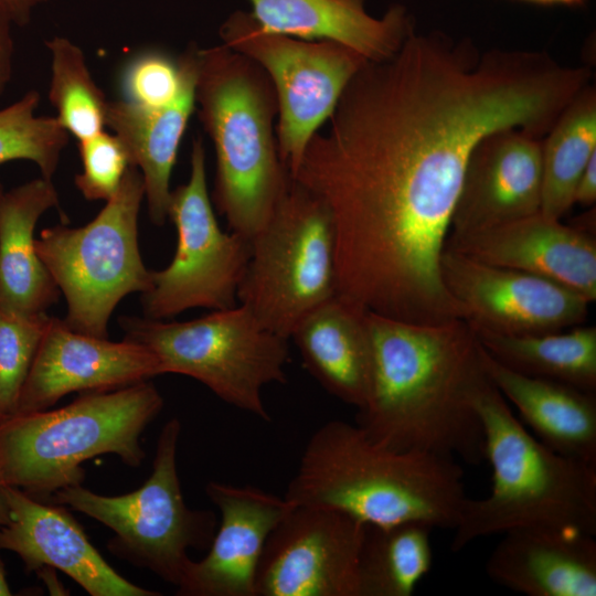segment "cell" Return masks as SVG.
I'll return each instance as SVG.
<instances>
[{"mask_svg":"<svg viewBox=\"0 0 596 596\" xmlns=\"http://www.w3.org/2000/svg\"><path fill=\"white\" fill-rule=\"evenodd\" d=\"M373 371L355 424L380 446L481 464L485 437L473 398L488 375L465 319L413 323L368 311Z\"/></svg>","mask_w":596,"mask_h":596,"instance_id":"cell-1","label":"cell"},{"mask_svg":"<svg viewBox=\"0 0 596 596\" xmlns=\"http://www.w3.org/2000/svg\"><path fill=\"white\" fill-rule=\"evenodd\" d=\"M462 477L454 458L393 450L356 424L334 419L309 438L284 497L294 505L343 511L366 525L419 522L454 530L468 498Z\"/></svg>","mask_w":596,"mask_h":596,"instance_id":"cell-2","label":"cell"},{"mask_svg":"<svg viewBox=\"0 0 596 596\" xmlns=\"http://www.w3.org/2000/svg\"><path fill=\"white\" fill-rule=\"evenodd\" d=\"M492 470L485 498H467L450 547L521 528L596 534V466L541 443L517 417L489 377L473 398Z\"/></svg>","mask_w":596,"mask_h":596,"instance_id":"cell-3","label":"cell"},{"mask_svg":"<svg viewBox=\"0 0 596 596\" xmlns=\"http://www.w3.org/2000/svg\"><path fill=\"white\" fill-rule=\"evenodd\" d=\"M195 103L215 151L214 204L231 232L251 241L291 182L277 148L274 86L256 62L226 45L199 49Z\"/></svg>","mask_w":596,"mask_h":596,"instance_id":"cell-4","label":"cell"},{"mask_svg":"<svg viewBox=\"0 0 596 596\" xmlns=\"http://www.w3.org/2000/svg\"><path fill=\"white\" fill-rule=\"evenodd\" d=\"M162 407L157 387L142 381L85 392L56 409L18 413L0 422V487L47 502L82 485V464L98 455L114 454L137 468L145 458L140 436Z\"/></svg>","mask_w":596,"mask_h":596,"instance_id":"cell-5","label":"cell"},{"mask_svg":"<svg viewBox=\"0 0 596 596\" xmlns=\"http://www.w3.org/2000/svg\"><path fill=\"white\" fill-rule=\"evenodd\" d=\"M125 339L155 353L161 374L195 379L225 403L270 422L264 386L285 383L289 339L259 323L242 305L190 321L123 317Z\"/></svg>","mask_w":596,"mask_h":596,"instance_id":"cell-6","label":"cell"},{"mask_svg":"<svg viewBox=\"0 0 596 596\" xmlns=\"http://www.w3.org/2000/svg\"><path fill=\"white\" fill-rule=\"evenodd\" d=\"M143 198L142 175L130 166L116 194L93 221L81 227H47L35 238L39 257L65 297L64 321L72 330L107 338L117 304L150 287L151 270L138 244Z\"/></svg>","mask_w":596,"mask_h":596,"instance_id":"cell-7","label":"cell"},{"mask_svg":"<svg viewBox=\"0 0 596 596\" xmlns=\"http://www.w3.org/2000/svg\"><path fill=\"white\" fill-rule=\"evenodd\" d=\"M180 434L178 418L164 424L152 471L132 492L103 496L75 485L51 498L53 503L67 505L113 530L115 534L107 542L113 555L177 587L191 561L188 551L207 550L217 528L213 511L190 509L184 501L177 467Z\"/></svg>","mask_w":596,"mask_h":596,"instance_id":"cell-8","label":"cell"},{"mask_svg":"<svg viewBox=\"0 0 596 596\" xmlns=\"http://www.w3.org/2000/svg\"><path fill=\"white\" fill-rule=\"evenodd\" d=\"M251 246L237 301L266 329L290 339L304 316L336 295L334 232L328 209L291 178Z\"/></svg>","mask_w":596,"mask_h":596,"instance_id":"cell-9","label":"cell"},{"mask_svg":"<svg viewBox=\"0 0 596 596\" xmlns=\"http://www.w3.org/2000/svg\"><path fill=\"white\" fill-rule=\"evenodd\" d=\"M219 34L224 45L256 62L269 77L277 99L278 153L292 177L308 142L368 60L337 42L267 32L241 10L227 17Z\"/></svg>","mask_w":596,"mask_h":596,"instance_id":"cell-10","label":"cell"},{"mask_svg":"<svg viewBox=\"0 0 596 596\" xmlns=\"http://www.w3.org/2000/svg\"><path fill=\"white\" fill-rule=\"evenodd\" d=\"M187 183L171 191L168 217L178 244L171 263L151 270L141 294L146 318L163 320L188 309L222 310L236 306L237 288L251 257V241L221 230L209 196L205 149L194 139Z\"/></svg>","mask_w":596,"mask_h":596,"instance_id":"cell-11","label":"cell"},{"mask_svg":"<svg viewBox=\"0 0 596 596\" xmlns=\"http://www.w3.org/2000/svg\"><path fill=\"white\" fill-rule=\"evenodd\" d=\"M365 526L333 508L295 505L266 541L255 596H359Z\"/></svg>","mask_w":596,"mask_h":596,"instance_id":"cell-12","label":"cell"},{"mask_svg":"<svg viewBox=\"0 0 596 596\" xmlns=\"http://www.w3.org/2000/svg\"><path fill=\"white\" fill-rule=\"evenodd\" d=\"M440 276L476 330L503 336L557 332L583 324L589 301L549 279L444 248Z\"/></svg>","mask_w":596,"mask_h":596,"instance_id":"cell-13","label":"cell"},{"mask_svg":"<svg viewBox=\"0 0 596 596\" xmlns=\"http://www.w3.org/2000/svg\"><path fill=\"white\" fill-rule=\"evenodd\" d=\"M160 374L159 360L147 347L81 333L50 317L17 414L47 409L72 392L109 391Z\"/></svg>","mask_w":596,"mask_h":596,"instance_id":"cell-14","label":"cell"},{"mask_svg":"<svg viewBox=\"0 0 596 596\" xmlns=\"http://www.w3.org/2000/svg\"><path fill=\"white\" fill-rule=\"evenodd\" d=\"M207 498L221 521L205 557L191 560L177 587L181 596H255L257 566L275 526L295 507L254 486L210 481Z\"/></svg>","mask_w":596,"mask_h":596,"instance_id":"cell-15","label":"cell"},{"mask_svg":"<svg viewBox=\"0 0 596 596\" xmlns=\"http://www.w3.org/2000/svg\"><path fill=\"white\" fill-rule=\"evenodd\" d=\"M542 139L508 128L472 149L448 234L485 230L541 212Z\"/></svg>","mask_w":596,"mask_h":596,"instance_id":"cell-16","label":"cell"},{"mask_svg":"<svg viewBox=\"0 0 596 596\" xmlns=\"http://www.w3.org/2000/svg\"><path fill=\"white\" fill-rule=\"evenodd\" d=\"M535 275L596 299L595 234L541 212L480 231L448 234L445 247Z\"/></svg>","mask_w":596,"mask_h":596,"instance_id":"cell-17","label":"cell"},{"mask_svg":"<svg viewBox=\"0 0 596 596\" xmlns=\"http://www.w3.org/2000/svg\"><path fill=\"white\" fill-rule=\"evenodd\" d=\"M10 521L0 528V550L15 553L26 572L57 568L92 596H158L119 575L89 542L64 505L39 501L15 487H0Z\"/></svg>","mask_w":596,"mask_h":596,"instance_id":"cell-18","label":"cell"},{"mask_svg":"<svg viewBox=\"0 0 596 596\" xmlns=\"http://www.w3.org/2000/svg\"><path fill=\"white\" fill-rule=\"evenodd\" d=\"M595 535L545 528L503 533L486 562L488 576L528 596H596Z\"/></svg>","mask_w":596,"mask_h":596,"instance_id":"cell-19","label":"cell"},{"mask_svg":"<svg viewBox=\"0 0 596 596\" xmlns=\"http://www.w3.org/2000/svg\"><path fill=\"white\" fill-rule=\"evenodd\" d=\"M198 50L191 43L179 56L181 87L163 107H145L124 99L109 102L106 126L110 127L143 180L150 220L161 226L168 219L170 178L178 149L195 106Z\"/></svg>","mask_w":596,"mask_h":596,"instance_id":"cell-20","label":"cell"},{"mask_svg":"<svg viewBox=\"0 0 596 596\" xmlns=\"http://www.w3.org/2000/svg\"><path fill=\"white\" fill-rule=\"evenodd\" d=\"M249 12L265 31L305 41H332L364 58L379 62L393 56L413 32L402 6L372 17L364 0H247Z\"/></svg>","mask_w":596,"mask_h":596,"instance_id":"cell-21","label":"cell"},{"mask_svg":"<svg viewBox=\"0 0 596 596\" xmlns=\"http://www.w3.org/2000/svg\"><path fill=\"white\" fill-rule=\"evenodd\" d=\"M290 339L326 391L356 409L365 404L373 371L366 310L334 295L304 316Z\"/></svg>","mask_w":596,"mask_h":596,"instance_id":"cell-22","label":"cell"},{"mask_svg":"<svg viewBox=\"0 0 596 596\" xmlns=\"http://www.w3.org/2000/svg\"><path fill=\"white\" fill-rule=\"evenodd\" d=\"M51 179H33L0 199V310L19 315L44 313L60 290L35 249L40 217L58 206Z\"/></svg>","mask_w":596,"mask_h":596,"instance_id":"cell-23","label":"cell"},{"mask_svg":"<svg viewBox=\"0 0 596 596\" xmlns=\"http://www.w3.org/2000/svg\"><path fill=\"white\" fill-rule=\"evenodd\" d=\"M482 362L490 381L541 443L596 466V393L512 371L483 348Z\"/></svg>","mask_w":596,"mask_h":596,"instance_id":"cell-24","label":"cell"},{"mask_svg":"<svg viewBox=\"0 0 596 596\" xmlns=\"http://www.w3.org/2000/svg\"><path fill=\"white\" fill-rule=\"evenodd\" d=\"M475 331L483 350L508 369L596 393L595 326L529 336Z\"/></svg>","mask_w":596,"mask_h":596,"instance_id":"cell-25","label":"cell"},{"mask_svg":"<svg viewBox=\"0 0 596 596\" xmlns=\"http://www.w3.org/2000/svg\"><path fill=\"white\" fill-rule=\"evenodd\" d=\"M542 139L541 213L561 220L574 204L581 173L596 153V91L586 85Z\"/></svg>","mask_w":596,"mask_h":596,"instance_id":"cell-26","label":"cell"},{"mask_svg":"<svg viewBox=\"0 0 596 596\" xmlns=\"http://www.w3.org/2000/svg\"><path fill=\"white\" fill-rule=\"evenodd\" d=\"M433 528L419 522L366 525L359 556V596H411L433 565Z\"/></svg>","mask_w":596,"mask_h":596,"instance_id":"cell-27","label":"cell"},{"mask_svg":"<svg viewBox=\"0 0 596 596\" xmlns=\"http://www.w3.org/2000/svg\"><path fill=\"white\" fill-rule=\"evenodd\" d=\"M45 44L52 56L49 98L57 120L78 141L103 131L109 102L92 77L83 51L63 36Z\"/></svg>","mask_w":596,"mask_h":596,"instance_id":"cell-28","label":"cell"},{"mask_svg":"<svg viewBox=\"0 0 596 596\" xmlns=\"http://www.w3.org/2000/svg\"><path fill=\"white\" fill-rule=\"evenodd\" d=\"M40 94L32 89L0 109V164L29 160L51 179L68 142V132L56 117L38 116Z\"/></svg>","mask_w":596,"mask_h":596,"instance_id":"cell-29","label":"cell"},{"mask_svg":"<svg viewBox=\"0 0 596 596\" xmlns=\"http://www.w3.org/2000/svg\"><path fill=\"white\" fill-rule=\"evenodd\" d=\"M50 316H19L0 310V422L17 414L23 384L30 372Z\"/></svg>","mask_w":596,"mask_h":596,"instance_id":"cell-30","label":"cell"},{"mask_svg":"<svg viewBox=\"0 0 596 596\" xmlns=\"http://www.w3.org/2000/svg\"><path fill=\"white\" fill-rule=\"evenodd\" d=\"M83 170L75 185L89 201H108L118 191L131 166L128 152L116 135L104 130L79 141Z\"/></svg>","mask_w":596,"mask_h":596,"instance_id":"cell-31","label":"cell"},{"mask_svg":"<svg viewBox=\"0 0 596 596\" xmlns=\"http://www.w3.org/2000/svg\"><path fill=\"white\" fill-rule=\"evenodd\" d=\"M181 87L179 57L161 51H147L134 57L121 75L124 100L145 107L172 103Z\"/></svg>","mask_w":596,"mask_h":596,"instance_id":"cell-32","label":"cell"},{"mask_svg":"<svg viewBox=\"0 0 596 596\" xmlns=\"http://www.w3.org/2000/svg\"><path fill=\"white\" fill-rule=\"evenodd\" d=\"M11 24L12 21L0 8V95L6 92L13 71L14 43Z\"/></svg>","mask_w":596,"mask_h":596,"instance_id":"cell-33","label":"cell"},{"mask_svg":"<svg viewBox=\"0 0 596 596\" xmlns=\"http://www.w3.org/2000/svg\"><path fill=\"white\" fill-rule=\"evenodd\" d=\"M596 202V153L589 159L577 181L574 204L592 206Z\"/></svg>","mask_w":596,"mask_h":596,"instance_id":"cell-34","label":"cell"},{"mask_svg":"<svg viewBox=\"0 0 596 596\" xmlns=\"http://www.w3.org/2000/svg\"><path fill=\"white\" fill-rule=\"evenodd\" d=\"M46 0H0V8L13 24L23 26L31 21L34 9Z\"/></svg>","mask_w":596,"mask_h":596,"instance_id":"cell-35","label":"cell"},{"mask_svg":"<svg viewBox=\"0 0 596 596\" xmlns=\"http://www.w3.org/2000/svg\"><path fill=\"white\" fill-rule=\"evenodd\" d=\"M10 521V511L6 498L0 488V528L8 524Z\"/></svg>","mask_w":596,"mask_h":596,"instance_id":"cell-36","label":"cell"},{"mask_svg":"<svg viewBox=\"0 0 596 596\" xmlns=\"http://www.w3.org/2000/svg\"><path fill=\"white\" fill-rule=\"evenodd\" d=\"M12 593L7 581V573L4 570V564L2 560L0 558V596H9Z\"/></svg>","mask_w":596,"mask_h":596,"instance_id":"cell-37","label":"cell"},{"mask_svg":"<svg viewBox=\"0 0 596 596\" xmlns=\"http://www.w3.org/2000/svg\"><path fill=\"white\" fill-rule=\"evenodd\" d=\"M535 2H542V3H565V4H573L578 3L582 0H530Z\"/></svg>","mask_w":596,"mask_h":596,"instance_id":"cell-38","label":"cell"},{"mask_svg":"<svg viewBox=\"0 0 596 596\" xmlns=\"http://www.w3.org/2000/svg\"><path fill=\"white\" fill-rule=\"evenodd\" d=\"M3 193H4V190H3L2 183H1V181H0V199H1V196H2Z\"/></svg>","mask_w":596,"mask_h":596,"instance_id":"cell-39","label":"cell"}]
</instances>
